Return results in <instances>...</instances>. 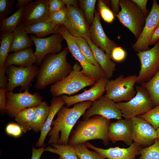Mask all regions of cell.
Wrapping results in <instances>:
<instances>
[{"label":"cell","instance_id":"cell-1","mask_svg":"<svg viewBox=\"0 0 159 159\" xmlns=\"http://www.w3.org/2000/svg\"><path fill=\"white\" fill-rule=\"evenodd\" d=\"M92 102L87 101L74 105L69 108L63 106L56 114L53 120L52 127L48 134V143L67 145L72 129L77 120L92 106Z\"/></svg>","mask_w":159,"mask_h":159},{"label":"cell","instance_id":"cell-2","mask_svg":"<svg viewBox=\"0 0 159 159\" xmlns=\"http://www.w3.org/2000/svg\"><path fill=\"white\" fill-rule=\"evenodd\" d=\"M67 47L60 52L47 54L43 60L36 77L34 87L36 90H43L68 75L73 69L67 61L69 52Z\"/></svg>","mask_w":159,"mask_h":159},{"label":"cell","instance_id":"cell-3","mask_svg":"<svg viewBox=\"0 0 159 159\" xmlns=\"http://www.w3.org/2000/svg\"><path fill=\"white\" fill-rule=\"evenodd\" d=\"M111 119L99 115H95L79 121L68 144L70 145L85 143L90 140H101L105 146L108 145L109 127Z\"/></svg>","mask_w":159,"mask_h":159},{"label":"cell","instance_id":"cell-4","mask_svg":"<svg viewBox=\"0 0 159 159\" xmlns=\"http://www.w3.org/2000/svg\"><path fill=\"white\" fill-rule=\"evenodd\" d=\"M82 68L80 64L76 63L68 75L52 85L49 90L52 96L56 97L62 95H70L85 87L94 85L96 80L84 74L81 71Z\"/></svg>","mask_w":159,"mask_h":159},{"label":"cell","instance_id":"cell-5","mask_svg":"<svg viewBox=\"0 0 159 159\" xmlns=\"http://www.w3.org/2000/svg\"><path fill=\"white\" fill-rule=\"evenodd\" d=\"M121 10L115 16L119 21L128 28L137 40L144 27L146 17L132 0H120Z\"/></svg>","mask_w":159,"mask_h":159},{"label":"cell","instance_id":"cell-6","mask_svg":"<svg viewBox=\"0 0 159 159\" xmlns=\"http://www.w3.org/2000/svg\"><path fill=\"white\" fill-rule=\"evenodd\" d=\"M137 79L135 75L124 77L121 75L114 80H109L104 96L116 103L130 100L136 94L134 85Z\"/></svg>","mask_w":159,"mask_h":159},{"label":"cell","instance_id":"cell-7","mask_svg":"<svg viewBox=\"0 0 159 159\" xmlns=\"http://www.w3.org/2000/svg\"><path fill=\"white\" fill-rule=\"evenodd\" d=\"M136 94L130 100L116 103L122 117L130 120L132 118L146 113L154 105L146 90L142 86L136 87Z\"/></svg>","mask_w":159,"mask_h":159},{"label":"cell","instance_id":"cell-8","mask_svg":"<svg viewBox=\"0 0 159 159\" xmlns=\"http://www.w3.org/2000/svg\"><path fill=\"white\" fill-rule=\"evenodd\" d=\"M6 97L5 112L12 118H14L25 108L37 106L43 100V97L39 93L32 94L28 90L17 93L7 91Z\"/></svg>","mask_w":159,"mask_h":159},{"label":"cell","instance_id":"cell-9","mask_svg":"<svg viewBox=\"0 0 159 159\" xmlns=\"http://www.w3.org/2000/svg\"><path fill=\"white\" fill-rule=\"evenodd\" d=\"M59 33L67 45L69 51L72 55L79 63L82 72L86 75L94 79L96 81L106 78L101 67H97L90 63L81 52L73 40L62 24H60Z\"/></svg>","mask_w":159,"mask_h":159},{"label":"cell","instance_id":"cell-10","mask_svg":"<svg viewBox=\"0 0 159 159\" xmlns=\"http://www.w3.org/2000/svg\"><path fill=\"white\" fill-rule=\"evenodd\" d=\"M6 69L8 79L6 92L13 91L15 88L19 86L21 87V90L29 91L31 83L36 77L39 69L35 64L26 67L11 65Z\"/></svg>","mask_w":159,"mask_h":159},{"label":"cell","instance_id":"cell-11","mask_svg":"<svg viewBox=\"0 0 159 159\" xmlns=\"http://www.w3.org/2000/svg\"><path fill=\"white\" fill-rule=\"evenodd\" d=\"M140 63L136 83L141 84L150 80L159 70V41L152 48L137 54Z\"/></svg>","mask_w":159,"mask_h":159},{"label":"cell","instance_id":"cell-12","mask_svg":"<svg viewBox=\"0 0 159 159\" xmlns=\"http://www.w3.org/2000/svg\"><path fill=\"white\" fill-rule=\"evenodd\" d=\"M29 37L36 46L34 54L37 58V65H40L47 54H58L62 51V42L64 39L59 33L46 38H38L32 34Z\"/></svg>","mask_w":159,"mask_h":159},{"label":"cell","instance_id":"cell-13","mask_svg":"<svg viewBox=\"0 0 159 159\" xmlns=\"http://www.w3.org/2000/svg\"><path fill=\"white\" fill-rule=\"evenodd\" d=\"M67 9L66 18L62 24L66 30L72 37L90 38L89 27L82 10L72 6Z\"/></svg>","mask_w":159,"mask_h":159},{"label":"cell","instance_id":"cell-14","mask_svg":"<svg viewBox=\"0 0 159 159\" xmlns=\"http://www.w3.org/2000/svg\"><path fill=\"white\" fill-rule=\"evenodd\" d=\"M159 25V4L155 0L153 1L150 11L146 18L143 30L132 48L139 52L149 49L148 42L154 30Z\"/></svg>","mask_w":159,"mask_h":159},{"label":"cell","instance_id":"cell-15","mask_svg":"<svg viewBox=\"0 0 159 159\" xmlns=\"http://www.w3.org/2000/svg\"><path fill=\"white\" fill-rule=\"evenodd\" d=\"M99 115L111 119H122V114L116 103L102 96L92 102L91 106L83 115V120L88 119L93 116Z\"/></svg>","mask_w":159,"mask_h":159},{"label":"cell","instance_id":"cell-16","mask_svg":"<svg viewBox=\"0 0 159 159\" xmlns=\"http://www.w3.org/2000/svg\"><path fill=\"white\" fill-rule=\"evenodd\" d=\"M134 142L145 147L153 143L157 138L156 130L148 122L140 116L131 120Z\"/></svg>","mask_w":159,"mask_h":159},{"label":"cell","instance_id":"cell-17","mask_svg":"<svg viewBox=\"0 0 159 159\" xmlns=\"http://www.w3.org/2000/svg\"><path fill=\"white\" fill-rule=\"evenodd\" d=\"M49 0L32 1L23 8L21 22L24 26L46 21L49 17Z\"/></svg>","mask_w":159,"mask_h":159},{"label":"cell","instance_id":"cell-18","mask_svg":"<svg viewBox=\"0 0 159 159\" xmlns=\"http://www.w3.org/2000/svg\"><path fill=\"white\" fill-rule=\"evenodd\" d=\"M109 80L104 78L96 81L90 89L80 94L74 96L62 95L60 96L67 107L80 102L87 101L92 102L102 96L105 91L106 86Z\"/></svg>","mask_w":159,"mask_h":159},{"label":"cell","instance_id":"cell-19","mask_svg":"<svg viewBox=\"0 0 159 159\" xmlns=\"http://www.w3.org/2000/svg\"><path fill=\"white\" fill-rule=\"evenodd\" d=\"M89 37L92 42L105 53L111 54L116 44L106 35L100 21V14L95 10L93 21L89 28Z\"/></svg>","mask_w":159,"mask_h":159},{"label":"cell","instance_id":"cell-20","mask_svg":"<svg viewBox=\"0 0 159 159\" xmlns=\"http://www.w3.org/2000/svg\"><path fill=\"white\" fill-rule=\"evenodd\" d=\"M109 140L113 143L123 141L130 145L133 141V132L131 120L124 119L110 122L109 129Z\"/></svg>","mask_w":159,"mask_h":159},{"label":"cell","instance_id":"cell-21","mask_svg":"<svg viewBox=\"0 0 159 159\" xmlns=\"http://www.w3.org/2000/svg\"><path fill=\"white\" fill-rule=\"evenodd\" d=\"M86 146L93 150L108 159H135L141 146L133 142L127 148L118 147L104 149L96 147L88 142L85 143Z\"/></svg>","mask_w":159,"mask_h":159},{"label":"cell","instance_id":"cell-22","mask_svg":"<svg viewBox=\"0 0 159 159\" xmlns=\"http://www.w3.org/2000/svg\"><path fill=\"white\" fill-rule=\"evenodd\" d=\"M37 61L36 57L32 47L9 54L6 59L5 67L11 65L21 67H28L36 63Z\"/></svg>","mask_w":159,"mask_h":159},{"label":"cell","instance_id":"cell-23","mask_svg":"<svg viewBox=\"0 0 159 159\" xmlns=\"http://www.w3.org/2000/svg\"><path fill=\"white\" fill-rule=\"evenodd\" d=\"M49 112L46 120L40 131V135L35 144L38 148L45 147L46 138L51 130V125L55 116L65 103L61 96L53 97L50 101Z\"/></svg>","mask_w":159,"mask_h":159},{"label":"cell","instance_id":"cell-24","mask_svg":"<svg viewBox=\"0 0 159 159\" xmlns=\"http://www.w3.org/2000/svg\"><path fill=\"white\" fill-rule=\"evenodd\" d=\"M86 40L92 49L95 59L100 65L106 78L110 80L113 76L116 65L112 60L111 54L104 53L92 42L90 38Z\"/></svg>","mask_w":159,"mask_h":159},{"label":"cell","instance_id":"cell-25","mask_svg":"<svg viewBox=\"0 0 159 159\" xmlns=\"http://www.w3.org/2000/svg\"><path fill=\"white\" fill-rule=\"evenodd\" d=\"M34 43L29 37L21 22L13 32L11 44L9 52L22 50L33 45Z\"/></svg>","mask_w":159,"mask_h":159},{"label":"cell","instance_id":"cell-26","mask_svg":"<svg viewBox=\"0 0 159 159\" xmlns=\"http://www.w3.org/2000/svg\"><path fill=\"white\" fill-rule=\"evenodd\" d=\"M60 25L54 26L46 21L24 26V29L28 34H33L37 37L42 38L50 34L59 33Z\"/></svg>","mask_w":159,"mask_h":159},{"label":"cell","instance_id":"cell-27","mask_svg":"<svg viewBox=\"0 0 159 159\" xmlns=\"http://www.w3.org/2000/svg\"><path fill=\"white\" fill-rule=\"evenodd\" d=\"M50 107L45 101H42L37 106L32 120L31 128L35 132L40 131L49 114Z\"/></svg>","mask_w":159,"mask_h":159},{"label":"cell","instance_id":"cell-28","mask_svg":"<svg viewBox=\"0 0 159 159\" xmlns=\"http://www.w3.org/2000/svg\"><path fill=\"white\" fill-rule=\"evenodd\" d=\"M37 106L25 108L20 111L14 119L21 126L22 132L26 133L32 129V122L34 116Z\"/></svg>","mask_w":159,"mask_h":159},{"label":"cell","instance_id":"cell-29","mask_svg":"<svg viewBox=\"0 0 159 159\" xmlns=\"http://www.w3.org/2000/svg\"><path fill=\"white\" fill-rule=\"evenodd\" d=\"M45 148V151L59 155L62 159H78L72 145L69 144H51Z\"/></svg>","mask_w":159,"mask_h":159},{"label":"cell","instance_id":"cell-30","mask_svg":"<svg viewBox=\"0 0 159 159\" xmlns=\"http://www.w3.org/2000/svg\"><path fill=\"white\" fill-rule=\"evenodd\" d=\"M148 92L154 104L159 105V70L156 74L148 81L141 84Z\"/></svg>","mask_w":159,"mask_h":159},{"label":"cell","instance_id":"cell-31","mask_svg":"<svg viewBox=\"0 0 159 159\" xmlns=\"http://www.w3.org/2000/svg\"><path fill=\"white\" fill-rule=\"evenodd\" d=\"M22 8L18 10L10 16L0 21V28L1 32H13L21 22Z\"/></svg>","mask_w":159,"mask_h":159},{"label":"cell","instance_id":"cell-32","mask_svg":"<svg viewBox=\"0 0 159 159\" xmlns=\"http://www.w3.org/2000/svg\"><path fill=\"white\" fill-rule=\"evenodd\" d=\"M13 32L1 33L0 47V67H5L6 58L11 48Z\"/></svg>","mask_w":159,"mask_h":159},{"label":"cell","instance_id":"cell-33","mask_svg":"<svg viewBox=\"0 0 159 159\" xmlns=\"http://www.w3.org/2000/svg\"><path fill=\"white\" fill-rule=\"evenodd\" d=\"M72 37L80 51L87 60L93 65L100 67V65L95 59L92 49L86 39L81 37Z\"/></svg>","mask_w":159,"mask_h":159},{"label":"cell","instance_id":"cell-34","mask_svg":"<svg viewBox=\"0 0 159 159\" xmlns=\"http://www.w3.org/2000/svg\"><path fill=\"white\" fill-rule=\"evenodd\" d=\"M72 145L73 147L78 159H106L98 152L89 150L85 143Z\"/></svg>","mask_w":159,"mask_h":159},{"label":"cell","instance_id":"cell-35","mask_svg":"<svg viewBox=\"0 0 159 159\" xmlns=\"http://www.w3.org/2000/svg\"><path fill=\"white\" fill-rule=\"evenodd\" d=\"M140 155L138 159H159V140L156 138L152 145L141 148L137 155Z\"/></svg>","mask_w":159,"mask_h":159},{"label":"cell","instance_id":"cell-36","mask_svg":"<svg viewBox=\"0 0 159 159\" xmlns=\"http://www.w3.org/2000/svg\"><path fill=\"white\" fill-rule=\"evenodd\" d=\"M79 2L81 8L84 11L86 22L88 25H90L94 18L96 0H80Z\"/></svg>","mask_w":159,"mask_h":159},{"label":"cell","instance_id":"cell-37","mask_svg":"<svg viewBox=\"0 0 159 159\" xmlns=\"http://www.w3.org/2000/svg\"><path fill=\"white\" fill-rule=\"evenodd\" d=\"M139 116L150 124L155 130L159 127V105Z\"/></svg>","mask_w":159,"mask_h":159},{"label":"cell","instance_id":"cell-38","mask_svg":"<svg viewBox=\"0 0 159 159\" xmlns=\"http://www.w3.org/2000/svg\"><path fill=\"white\" fill-rule=\"evenodd\" d=\"M97 5L100 16L106 22L110 23L115 19V15L105 2L101 0L98 1Z\"/></svg>","mask_w":159,"mask_h":159},{"label":"cell","instance_id":"cell-39","mask_svg":"<svg viewBox=\"0 0 159 159\" xmlns=\"http://www.w3.org/2000/svg\"><path fill=\"white\" fill-rule=\"evenodd\" d=\"M67 12V7L65 6L62 9L50 14L46 21L51 23L54 26L62 24L66 19Z\"/></svg>","mask_w":159,"mask_h":159},{"label":"cell","instance_id":"cell-40","mask_svg":"<svg viewBox=\"0 0 159 159\" xmlns=\"http://www.w3.org/2000/svg\"><path fill=\"white\" fill-rule=\"evenodd\" d=\"M15 1L14 0H0V21L11 13Z\"/></svg>","mask_w":159,"mask_h":159},{"label":"cell","instance_id":"cell-41","mask_svg":"<svg viewBox=\"0 0 159 159\" xmlns=\"http://www.w3.org/2000/svg\"><path fill=\"white\" fill-rule=\"evenodd\" d=\"M127 55L125 51L122 47L117 46L112 50L111 54V58L117 62L124 60Z\"/></svg>","mask_w":159,"mask_h":159},{"label":"cell","instance_id":"cell-42","mask_svg":"<svg viewBox=\"0 0 159 159\" xmlns=\"http://www.w3.org/2000/svg\"><path fill=\"white\" fill-rule=\"evenodd\" d=\"M65 5L63 0H49V15L62 9L65 7Z\"/></svg>","mask_w":159,"mask_h":159},{"label":"cell","instance_id":"cell-43","mask_svg":"<svg viewBox=\"0 0 159 159\" xmlns=\"http://www.w3.org/2000/svg\"><path fill=\"white\" fill-rule=\"evenodd\" d=\"M6 131L9 135L18 137L21 135L22 131L19 125L15 123H10L6 126Z\"/></svg>","mask_w":159,"mask_h":159},{"label":"cell","instance_id":"cell-44","mask_svg":"<svg viewBox=\"0 0 159 159\" xmlns=\"http://www.w3.org/2000/svg\"><path fill=\"white\" fill-rule=\"evenodd\" d=\"M6 89L0 88V111L1 114H4L6 103Z\"/></svg>","mask_w":159,"mask_h":159},{"label":"cell","instance_id":"cell-45","mask_svg":"<svg viewBox=\"0 0 159 159\" xmlns=\"http://www.w3.org/2000/svg\"><path fill=\"white\" fill-rule=\"evenodd\" d=\"M6 74V68L0 67V88L6 89L7 87L8 79Z\"/></svg>","mask_w":159,"mask_h":159},{"label":"cell","instance_id":"cell-46","mask_svg":"<svg viewBox=\"0 0 159 159\" xmlns=\"http://www.w3.org/2000/svg\"><path fill=\"white\" fill-rule=\"evenodd\" d=\"M132 1L139 7L146 18L150 12H148L146 8L148 0H132Z\"/></svg>","mask_w":159,"mask_h":159},{"label":"cell","instance_id":"cell-47","mask_svg":"<svg viewBox=\"0 0 159 159\" xmlns=\"http://www.w3.org/2000/svg\"><path fill=\"white\" fill-rule=\"evenodd\" d=\"M159 41V25L151 35L148 42L149 46Z\"/></svg>","mask_w":159,"mask_h":159},{"label":"cell","instance_id":"cell-48","mask_svg":"<svg viewBox=\"0 0 159 159\" xmlns=\"http://www.w3.org/2000/svg\"><path fill=\"white\" fill-rule=\"evenodd\" d=\"M44 151V147L36 149L33 146L32 156L31 159H40L42 154Z\"/></svg>","mask_w":159,"mask_h":159},{"label":"cell","instance_id":"cell-49","mask_svg":"<svg viewBox=\"0 0 159 159\" xmlns=\"http://www.w3.org/2000/svg\"><path fill=\"white\" fill-rule=\"evenodd\" d=\"M111 4L112 6V11L115 16H116L120 11L119 7L120 6V0H111Z\"/></svg>","mask_w":159,"mask_h":159},{"label":"cell","instance_id":"cell-50","mask_svg":"<svg viewBox=\"0 0 159 159\" xmlns=\"http://www.w3.org/2000/svg\"><path fill=\"white\" fill-rule=\"evenodd\" d=\"M32 1L31 0H17L15 6L18 9L22 8Z\"/></svg>","mask_w":159,"mask_h":159},{"label":"cell","instance_id":"cell-51","mask_svg":"<svg viewBox=\"0 0 159 159\" xmlns=\"http://www.w3.org/2000/svg\"><path fill=\"white\" fill-rule=\"evenodd\" d=\"M64 4L68 7L70 6H72L74 7L78 8L77 1L75 0H63Z\"/></svg>","mask_w":159,"mask_h":159},{"label":"cell","instance_id":"cell-52","mask_svg":"<svg viewBox=\"0 0 159 159\" xmlns=\"http://www.w3.org/2000/svg\"><path fill=\"white\" fill-rule=\"evenodd\" d=\"M156 131L157 133V138L159 140V127L156 130Z\"/></svg>","mask_w":159,"mask_h":159},{"label":"cell","instance_id":"cell-53","mask_svg":"<svg viewBox=\"0 0 159 159\" xmlns=\"http://www.w3.org/2000/svg\"><path fill=\"white\" fill-rule=\"evenodd\" d=\"M58 159H62L59 157V158H58Z\"/></svg>","mask_w":159,"mask_h":159}]
</instances>
